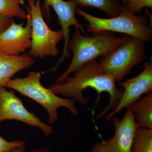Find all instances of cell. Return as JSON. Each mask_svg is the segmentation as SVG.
Segmentation results:
<instances>
[{
    "label": "cell",
    "mask_w": 152,
    "mask_h": 152,
    "mask_svg": "<svg viewBox=\"0 0 152 152\" xmlns=\"http://www.w3.org/2000/svg\"><path fill=\"white\" fill-rule=\"evenodd\" d=\"M26 147H20L16 148L10 152H25Z\"/></svg>",
    "instance_id": "20"
},
{
    "label": "cell",
    "mask_w": 152,
    "mask_h": 152,
    "mask_svg": "<svg viewBox=\"0 0 152 152\" xmlns=\"http://www.w3.org/2000/svg\"><path fill=\"white\" fill-rule=\"evenodd\" d=\"M41 77L39 72H31L25 77L11 79L5 87L18 92L42 106L48 112L50 124L56 121L60 107H65L74 115H78L79 111L75 101L60 97L50 88H45L41 83Z\"/></svg>",
    "instance_id": "3"
},
{
    "label": "cell",
    "mask_w": 152,
    "mask_h": 152,
    "mask_svg": "<svg viewBox=\"0 0 152 152\" xmlns=\"http://www.w3.org/2000/svg\"><path fill=\"white\" fill-rule=\"evenodd\" d=\"M76 13L88 22V32L97 34L110 31L125 34L146 42L151 41V26L148 24V19L144 15H137L124 8L120 15L110 18L94 16L79 8L76 9Z\"/></svg>",
    "instance_id": "4"
},
{
    "label": "cell",
    "mask_w": 152,
    "mask_h": 152,
    "mask_svg": "<svg viewBox=\"0 0 152 152\" xmlns=\"http://www.w3.org/2000/svg\"><path fill=\"white\" fill-rule=\"evenodd\" d=\"M143 67L144 69L138 75L119 84L118 86L123 87L124 93L117 107L106 116L108 121L123 109L139 100L143 95L152 92V58L144 64Z\"/></svg>",
    "instance_id": "10"
},
{
    "label": "cell",
    "mask_w": 152,
    "mask_h": 152,
    "mask_svg": "<svg viewBox=\"0 0 152 152\" xmlns=\"http://www.w3.org/2000/svg\"><path fill=\"white\" fill-rule=\"evenodd\" d=\"M123 7L129 12L136 14L140 12L144 8L152 7V0H133L124 3Z\"/></svg>",
    "instance_id": "17"
},
{
    "label": "cell",
    "mask_w": 152,
    "mask_h": 152,
    "mask_svg": "<svg viewBox=\"0 0 152 152\" xmlns=\"http://www.w3.org/2000/svg\"><path fill=\"white\" fill-rule=\"evenodd\" d=\"M122 119L113 117L115 132L111 139L96 143L91 152H131L135 134L138 126L130 107Z\"/></svg>",
    "instance_id": "7"
},
{
    "label": "cell",
    "mask_w": 152,
    "mask_h": 152,
    "mask_svg": "<svg viewBox=\"0 0 152 152\" xmlns=\"http://www.w3.org/2000/svg\"><path fill=\"white\" fill-rule=\"evenodd\" d=\"M81 31L75 28L73 37L70 39L68 49L73 53L72 59L65 72L58 77L56 84L63 83L78 68L99 56H103L130 38L125 35L122 37H111L97 34L92 37L81 34Z\"/></svg>",
    "instance_id": "2"
},
{
    "label": "cell",
    "mask_w": 152,
    "mask_h": 152,
    "mask_svg": "<svg viewBox=\"0 0 152 152\" xmlns=\"http://www.w3.org/2000/svg\"><path fill=\"white\" fill-rule=\"evenodd\" d=\"M34 62L29 55L12 56L0 52V89L16 74L31 66Z\"/></svg>",
    "instance_id": "12"
},
{
    "label": "cell",
    "mask_w": 152,
    "mask_h": 152,
    "mask_svg": "<svg viewBox=\"0 0 152 152\" xmlns=\"http://www.w3.org/2000/svg\"><path fill=\"white\" fill-rule=\"evenodd\" d=\"M26 146L25 142L21 140L8 141L0 135V152H10L16 148Z\"/></svg>",
    "instance_id": "18"
},
{
    "label": "cell",
    "mask_w": 152,
    "mask_h": 152,
    "mask_svg": "<svg viewBox=\"0 0 152 152\" xmlns=\"http://www.w3.org/2000/svg\"><path fill=\"white\" fill-rule=\"evenodd\" d=\"M130 107L138 127L152 129V92Z\"/></svg>",
    "instance_id": "13"
},
{
    "label": "cell",
    "mask_w": 152,
    "mask_h": 152,
    "mask_svg": "<svg viewBox=\"0 0 152 152\" xmlns=\"http://www.w3.org/2000/svg\"><path fill=\"white\" fill-rule=\"evenodd\" d=\"M21 5H25L24 0H0V15L12 18L16 17L22 20L26 19L27 12Z\"/></svg>",
    "instance_id": "16"
},
{
    "label": "cell",
    "mask_w": 152,
    "mask_h": 152,
    "mask_svg": "<svg viewBox=\"0 0 152 152\" xmlns=\"http://www.w3.org/2000/svg\"><path fill=\"white\" fill-rule=\"evenodd\" d=\"M123 2L126 3L127 2L130 1H133V0H122Z\"/></svg>",
    "instance_id": "22"
},
{
    "label": "cell",
    "mask_w": 152,
    "mask_h": 152,
    "mask_svg": "<svg viewBox=\"0 0 152 152\" xmlns=\"http://www.w3.org/2000/svg\"><path fill=\"white\" fill-rule=\"evenodd\" d=\"M13 21L12 18L0 15V35L10 26Z\"/></svg>",
    "instance_id": "19"
},
{
    "label": "cell",
    "mask_w": 152,
    "mask_h": 152,
    "mask_svg": "<svg viewBox=\"0 0 152 152\" xmlns=\"http://www.w3.org/2000/svg\"><path fill=\"white\" fill-rule=\"evenodd\" d=\"M30 152H51V151L47 148H44L34 150Z\"/></svg>",
    "instance_id": "21"
},
{
    "label": "cell",
    "mask_w": 152,
    "mask_h": 152,
    "mask_svg": "<svg viewBox=\"0 0 152 152\" xmlns=\"http://www.w3.org/2000/svg\"><path fill=\"white\" fill-rule=\"evenodd\" d=\"M6 120H16L31 126L40 128L47 137L53 132L52 126L44 124L28 111L15 92L8 91L6 87H3L0 89V123Z\"/></svg>",
    "instance_id": "9"
},
{
    "label": "cell",
    "mask_w": 152,
    "mask_h": 152,
    "mask_svg": "<svg viewBox=\"0 0 152 152\" xmlns=\"http://www.w3.org/2000/svg\"><path fill=\"white\" fill-rule=\"evenodd\" d=\"M83 7H91L104 11L110 18L119 15L124 7L120 0H71Z\"/></svg>",
    "instance_id": "14"
},
{
    "label": "cell",
    "mask_w": 152,
    "mask_h": 152,
    "mask_svg": "<svg viewBox=\"0 0 152 152\" xmlns=\"http://www.w3.org/2000/svg\"><path fill=\"white\" fill-rule=\"evenodd\" d=\"M74 76L69 77L60 84H55L50 87L56 94H60L71 99L81 105H86L89 98L84 96L83 92L88 88L96 91L99 96L102 93H107L110 100L107 107L98 115L100 118L113 111L119 102L124 93V89L118 88L110 76L104 72L96 59L85 64L74 72Z\"/></svg>",
    "instance_id": "1"
},
{
    "label": "cell",
    "mask_w": 152,
    "mask_h": 152,
    "mask_svg": "<svg viewBox=\"0 0 152 152\" xmlns=\"http://www.w3.org/2000/svg\"><path fill=\"white\" fill-rule=\"evenodd\" d=\"M146 42L131 37L108 53L102 56L99 65L104 72L115 83L122 80L137 65L146 58Z\"/></svg>",
    "instance_id": "5"
},
{
    "label": "cell",
    "mask_w": 152,
    "mask_h": 152,
    "mask_svg": "<svg viewBox=\"0 0 152 152\" xmlns=\"http://www.w3.org/2000/svg\"><path fill=\"white\" fill-rule=\"evenodd\" d=\"M131 152H152V129L137 128Z\"/></svg>",
    "instance_id": "15"
},
{
    "label": "cell",
    "mask_w": 152,
    "mask_h": 152,
    "mask_svg": "<svg viewBox=\"0 0 152 152\" xmlns=\"http://www.w3.org/2000/svg\"><path fill=\"white\" fill-rule=\"evenodd\" d=\"M25 6L28 11L31 21V43L30 55L32 58H44L54 57L60 53L58 44L64 39L61 30L51 29L45 22L42 10L41 0H27Z\"/></svg>",
    "instance_id": "6"
},
{
    "label": "cell",
    "mask_w": 152,
    "mask_h": 152,
    "mask_svg": "<svg viewBox=\"0 0 152 152\" xmlns=\"http://www.w3.org/2000/svg\"><path fill=\"white\" fill-rule=\"evenodd\" d=\"M27 23L17 24L12 22L10 26L0 35V52L12 56H20L30 49L31 43V21L27 11Z\"/></svg>",
    "instance_id": "11"
},
{
    "label": "cell",
    "mask_w": 152,
    "mask_h": 152,
    "mask_svg": "<svg viewBox=\"0 0 152 152\" xmlns=\"http://www.w3.org/2000/svg\"><path fill=\"white\" fill-rule=\"evenodd\" d=\"M45 2L41 5V10L43 16L45 17L48 22H50L52 17L50 12V7H52L57 14L59 24L61 27V31L64 34V40L62 55L58 63L54 66L55 69H58L65 59L70 57L68 45L70 40V28L74 26L83 32H85L83 26L79 23L75 17L76 9L77 6L72 1L64 0H44Z\"/></svg>",
    "instance_id": "8"
}]
</instances>
